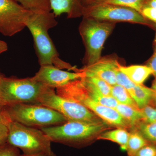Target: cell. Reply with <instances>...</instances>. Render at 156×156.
Wrapping results in <instances>:
<instances>
[{"label": "cell", "instance_id": "obj_1", "mask_svg": "<svg viewBox=\"0 0 156 156\" xmlns=\"http://www.w3.org/2000/svg\"><path fill=\"white\" fill-rule=\"evenodd\" d=\"M53 12L34 13L27 23L34 39V46L40 66L53 65L59 69H67L78 72L79 69L60 59L48 31L58 22Z\"/></svg>", "mask_w": 156, "mask_h": 156}, {"label": "cell", "instance_id": "obj_2", "mask_svg": "<svg viewBox=\"0 0 156 156\" xmlns=\"http://www.w3.org/2000/svg\"><path fill=\"white\" fill-rule=\"evenodd\" d=\"M3 110L11 121L32 128L58 126L68 121L55 110L38 104H15L5 105Z\"/></svg>", "mask_w": 156, "mask_h": 156}, {"label": "cell", "instance_id": "obj_3", "mask_svg": "<svg viewBox=\"0 0 156 156\" xmlns=\"http://www.w3.org/2000/svg\"><path fill=\"white\" fill-rule=\"evenodd\" d=\"M56 89L58 95L87 108L107 124L122 128L128 126L126 121L115 109L104 106L93 100L81 79Z\"/></svg>", "mask_w": 156, "mask_h": 156}, {"label": "cell", "instance_id": "obj_4", "mask_svg": "<svg viewBox=\"0 0 156 156\" xmlns=\"http://www.w3.org/2000/svg\"><path fill=\"white\" fill-rule=\"evenodd\" d=\"M106 128V123L104 122L89 124L68 121L58 126L39 129L48 136L51 142L81 146L89 144Z\"/></svg>", "mask_w": 156, "mask_h": 156}, {"label": "cell", "instance_id": "obj_5", "mask_svg": "<svg viewBox=\"0 0 156 156\" xmlns=\"http://www.w3.org/2000/svg\"><path fill=\"white\" fill-rule=\"evenodd\" d=\"M49 87L33 78L5 77L0 82V101L5 106L18 103L36 104L39 98Z\"/></svg>", "mask_w": 156, "mask_h": 156}, {"label": "cell", "instance_id": "obj_6", "mask_svg": "<svg viewBox=\"0 0 156 156\" xmlns=\"http://www.w3.org/2000/svg\"><path fill=\"white\" fill-rule=\"evenodd\" d=\"M115 23L83 17L79 31L86 48V66L94 64L101 58L104 44L114 29Z\"/></svg>", "mask_w": 156, "mask_h": 156}, {"label": "cell", "instance_id": "obj_7", "mask_svg": "<svg viewBox=\"0 0 156 156\" xmlns=\"http://www.w3.org/2000/svg\"><path fill=\"white\" fill-rule=\"evenodd\" d=\"M7 142L22 151L24 154H32L52 151L51 140L39 128H32L10 120Z\"/></svg>", "mask_w": 156, "mask_h": 156}, {"label": "cell", "instance_id": "obj_8", "mask_svg": "<svg viewBox=\"0 0 156 156\" xmlns=\"http://www.w3.org/2000/svg\"><path fill=\"white\" fill-rule=\"evenodd\" d=\"M36 104L55 110L63 115L68 121L89 124L104 122L87 108L58 95L55 89L50 87L40 96Z\"/></svg>", "mask_w": 156, "mask_h": 156}, {"label": "cell", "instance_id": "obj_9", "mask_svg": "<svg viewBox=\"0 0 156 156\" xmlns=\"http://www.w3.org/2000/svg\"><path fill=\"white\" fill-rule=\"evenodd\" d=\"M83 16L100 21L131 22L155 27L154 23L146 19L138 11L125 6L106 4L91 5L84 7Z\"/></svg>", "mask_w": 156, "mask_h": 156}, {"label": "cell", "instance_id": "obj_10", "mask_svg": "<svg viewBox=\"0 0 156 156\" xmlns=\"http://www.w3.org/2000/svg\"><path fill=\"white\" fill-rule=\"evenodd\" d=\"M32 13L14 0H0V33L11 37L21 31Z\"/></svg>", "mask_w": 156, "mask_h": 156}, {"label": "cell", "instance_id": "obj_11", "mask_svg": "<svg viewBox=\"0 0 156 156\" xmlns=\"http://www.w3.org/2000/svg\"><path fill=\"white\" fill-rule=\"evenodd\" d=\"M85 76V73L80 69L79 72L72 73L62 70L53 65H47L41 66L32 78L50 88L56 89Z\"/></svg>", "mask_w": 156, "mask_h": 156}, {"label": "cell", "instance_id": "obj_12", "mask_svg": "<svg viewBox=\"0 0 156 156\" xmlns=\"http://www.w3.org/2000/svg\"><path fill=\"white\" fill-rule=\"evenodd\" d=\"M119 65L116 58L108 56L101 58L94 64L80 70L85 73V76L99 78L113 86L117 84L116 72Z\"/></svg>", "mask_w": 156, "mask_h": 156}, {"label": "cell", "instance_id": "obj_13", "mask_svg": "<svg viewBox=\"0 0 156 156\" xmlns=\"http://www.w3.org/2000/svg\"><path fill=\"white\" fill-rule=\"evenodd\" d=\"M55 17L66 14L68 18L83 16V6L81 0H49Z\"/></svg>", "mask_w": 156, "mask_h": 156}, {"label": "cell", "instance_id": "obj_14", "mask_svg": "<svg viewBox=\"0 0 156 156\" xmlns=\"http://www.w3.org/2000/svg\"><path fill=\"white\" fill-rule=\"evenodd\" d=\"M119 68L121 71L136 85H143L149 77L152 74L151 69L147 65L124 66L120 64Z\"/></svg>", "mask_w": 156, "mask_h": 156}, {"label": "cell", "instance_id": "obj_15", "mask_svg": "<svg viewBox=\"0 0 156 156\" xmlns=\"http://www.w3.org/2000/svg\"><path fill=\"white\" fill-rule=\"evenodd\" d=\"M129 133L125 128H119L111 131H106L99 134L98 140H109L120 146L122 151H126Z\"/></svg>", "mask_w": 156, "mask_h": 156}, {"label": "cell", "instance_id": "obj_16", "mask_svg": "<svg viewBox=\"0 0 156 156\" xmlns=\"http://www.w3.org/2000/svg\"><path fill=\"white\" fill-rule=\"evenodd\" d=\"M115 109L122 117L129 126L135 127L141 122V112L138 108L119 103Z\"/></svg>", "mask_w": 156, "mask_h": 156}, {"label": "cell", "instance_id": "obj_17", "mask_svg": "<svg viewBox=\"0 0 156 156\" xmlns=\"http://www.w3.org/2000/svg\"><path fill=\"white\" fill-rule=\"evenodd\" d=\"M153 97V91L151 88L144 85H135L133 95L131 96L135 101L136 106L141 109L147 105L151 104Z\"/></svg>", "mask_w": 156, "mask_h": 156}, {"label": "cell", "instance_id": "obj_18", "mask_svg": "<svg viewBox=\"0 0 156 156\" xmlns=\"http://www.w3.org/2000/svg\"><path fill=\"white\" fill-rule=\"evenodd\" d=\"M150 143L142 134L137 131L129 133L126 151L128 156H134L140 149Z\"/></svg>", "mask_w": 156, "mask_h": 156}, {"label": "cell", "instance_id": "obj_19", "mask_svg": "<svg viewBox=\"0 0 156 156\" xmlns=\"http://www.w3.org/2000/svg\"><path fill=\"white\" fill-rule=\"evenodd\" d=\"M28 11L37 12H50L49 0H14Z\"/></svg>", "mask_w": 156, "mask_h": 156}, {"label": "cell", "instance_id": "obj_20", "mask_svg": "<svg viewBox=\"0 0 156 156\" xmlns=\"http://www.w3.org/2000/svg\"><path fill=\"white\" fill-rule=\"evenodd\" d=\"M111 96H112L119 104L125 105L133 107L138 108L136 106L135 101L133 100L127 90L120 85L116 84L114 86H112Z\"/></svg>", "mask_w": 156, "mask_h": 156}, {"label": "cell", "instance_id": "obj_21", "mask_svg": "<svg viewBox=\"0 0 156 156\" xmlns=\"http://www.w3.org/2000/svg\"><path fill=\"white\" fill-rule=\"evenodd\" d=\"M144 0H94L93 3L89 5L96 4H111L130 7L135 9L140 13L141 8L144 5Z\"/></svg>", "mask_w": 156, "mask_h": 156}, {"label": "cell", "instance_id": "obj_22", "mask_svg": "<svg viewBox=\"0 0 156 156\" xmlns=\"http://www.w3.org/2000/svg\"><path fill=\"white\" fill-rule=\"evenodd\" d=\"M136 128L150 143L156 144V122L151 124L140 123Z\"/></svg>", "mask_w": 156, "mask_h": 156}, {"label": "cell", "instance_id": "obj_23", "mask_svg": "<svg viewBox=\"0 0 156 156\" xmlns=\"http://www.w3.org/2000/svg\"><path fill=\"white\" fill-rule=\"evenodd\" d=\"M116 78L117 84L126 89L131 97L133 95L136 84L134 83L125 73L121 71L119 68L116 72Z\"/></svg>", "mask_w": 156, "mask_h": 156}, {"label": "cell", "instance_id": "obj_24", "mask_svg": "<svg viewBox=\"0 0 156 156\" xmlns=\"http://www.w3.org/2000/svg\"><path fill=\"white\" fill-rule=\"evenodd\" d=\"M141 114V122L151 124L156 122V107L153 105H147L140 109Z\"/></svg>", "mask_w": 156, "mask_h": 156}, {"label": "cell", "instance_id": "obj_25", "mask_svg": "<svg viewBox=\"0 0 156 156\" xmlns=\"http://www.w3.org/2000/svg\"><path fill=\"white\" fill-rule=\"evenodd\" d=\"M10 121L8 115L3 109L0 112V144L7 142Z\"/></svg>", "mask_w": 156, "mask_h": 156}, {"label": "cell", "instance_id": "obj_26", "mask_svg": "<svg viewBox=\"0 0 156 156\" xmlns=\"http://www.w3.org/2000/svg\"><path fill=\"white\" fill-rule=\"evenodd\" d=\"M85 77L88 80L94 84L96 88L104 95L111 96L112 86L105 81L95 77Z\"/></svg>", "mask_w": 156, "mask_h": 156}, {"label": "cell", "instance_id": "obj_27", "mask_svg": "<svg viewBox=\"0 0 156 156\" xmlns=\"http://www.w3.org/2000/svg\"><path fill=\"white\" fill-rule=\"evenodd\" d=\"M20 150L8 143L0 144V156H20Z\"/></svg>", "mask_w": 156, "mask_h": 156}, {"label": "cell", "instance_id": "obj_28", "mask_svg": "<svg viewBox=\"0 0 156 156\" xmlns=\"http://www.w3.org/2000/svg\"><path fill=\"white\" fill-rule=\"evenodd\" d=\"M156 144H149L140 149L134 156H156Z\"/></svg>", "mask_w": 156, "mask_h": 156}, {"label": "cell", "instance_id": "obj_29", "mask_svg": "<svg viewBox=\"0 0 156 156\" xmlns=\"http://www.w3.org/2000/svg\"><path fill=\"white\" fill-rule=\"evenodd\" d=\"M140 13L146 19L156 24V9L148 6H143Z\"/></svg>", "mask_w": 156, "mask_h": 156}, {"label": "cell", "instance_id": "obj_30", "mask_svg": "<svg viewBox=\"0 0 156 156\" xmlns=\"http://www.w3.org/2000/svg\"><path fill=\"white\" fill-rule=\"evenodd\" d=\"M154 45V49L152 56L148 60L146 65L148 66L152 71V75L154 77V81L156 82V44Z\"/></svg>", "mask_w": 156, "mask_h": 156}, {"label": "cell", "instance_id": "obj_31", "mask_svg": "<svg viewBox=\"0 0 156 156\" xmlns=\"http://www.w3.org/2000/svg\"><path fill=\"white\" fill-rule=\"evenodd\" d=\"M20 156H56V154L54 153L53 151L50 152H45L40 153L32 154H22Z\"/></svg>", "mask_w": 156, "mask_h": 156}, {"label": "cell", "instance_id": "obj_32", "mask_svg": "<svg viewBox=\"0 0 156 156\" xmlns=\"http://www.w3.org/2000/svg\"><path fill=\"white\" fill-rule=\"evenodd\" d=\"M151 89L153 91V97L152 101L151 104L153 105L156 107V82L153 81Z\"/></svg>", "mask_w": 156, "mask_h": 156}, {"label": "cell", "instance_id": "obj_33", "mask_svg": "<svg viewBox=\"0 0 156 156\" xmlns=\"http://www.w3.org/2000/svg\"><path fill=\"white\" fill-rule=\"evenodd\" d=\"M143 6H148L156 9V0H144Z\"/></svg>", "mask_w": 156, "mask_h": 156}, {"label": "cell", "instance_id": "obj_34", "mask_svg": "<svg viewBox=\"0 0 156 156\" xmlns=\"http://www.w3.org/2000/svg\"><path fill=\"white\" fill-rule=\"evenodd\" d=\"M8 47L7 43L4 41L0 40V54L6 52L8 50Z\"/></svg>", "mask_w": 156, "mask_h": 156}, {"label": "cell", "instance_id": "obj_35", "mask_svg": "<svg viewBox=\"0 0 156 156\" xmlns=\"http://www.w3.org/2000/svg\"><path fill=\"white\" fill-rule=\"evenodd\" d=\"M94 1V0H81V2H82L83 7H85L91 5Z\"/></svg>", "mask_w": 156, "mask_h": 156}, {"label": "cell", "instance_id": "obj_36", "mask_svg": "<svg viewBox=\"0 0 156 156\" xmlns=\"http://www.w3.org/2000/svg\"><path fill=\"white\" fill-rule=\"evenodd\" d=\"M5 106V105H4V104H3L2 102L0 101V112L2 111V110L3 108H4V107Z\"/></svg>", "mask_w": 156, "mask_h": 156}, {"label": "cell", "instance_id": "obj_37", "mask_svg": "<svg viewBox=\"0 0 156 156\" xmlns=\"http://www.w3.org/2000/svg\"><path fill=\"white\" fill-rule=\"evenodd\" d=\"M154 44H156V35L155 37L154 40Z\"/></svg>", "mask_w": 156, "mask_h": 156}, {"label": "cell", "instance_id": "obj_38", "mask_svg": "<svg viewBox=\"0 0 156 156\" xmlns=\"http://www.w3.org/2000/svg\"><path fill=\"white\" fill-rule=\"evenodd\" d=\"M2 75L0 74V82H1V78H2Z\"/></svg>", "mask_w": 156, "mask_h": 156}, {"label": "cell", "instance_id": "obj_39", "mask_svg": "<svg viewBox=\"0 0 156 156\" xmlns=\"http://www.w3.org/2000/svg\"><path fill=\"white\" fill-rule=\"evenodd\" d=\"M0 74H1V73H0Z\"/></svg>", "mask_w": 156, "mask_h": 156}, {"label": "cell", "instance_id": "obj_40", "mask_svg": "<svg viewBox=\"0 0 156 156\" xmlns=\"http://www.w3.org/2000/svg\"></svg>", "mask_w": 156, "mask_h": 156}]
</instances>
